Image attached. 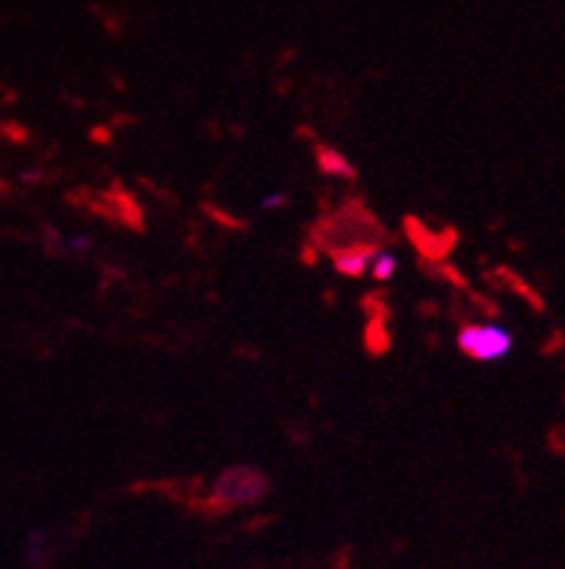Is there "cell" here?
I'll return each instance as SVG.
<instances>
[{
	"label": "cell",
	"instance_id": "4",
	"mask_svg": "<svg viewBox=\"0 0 565 569\" xmlns=\"http://www.w3.org/2000/svg\"><path fill=\"white\" fill-rule=\"evenodd\" d=\"M371 272L376 281H391L393 272H396V256L393 252H376V256H371Z\"/></svg>",
	"mask_w": 565,
	"mask_h": 569
},
{
	"label": "cell",
	"instance_id": "2",
	"mask_svg": "<svg viewBox=\"0 0 565 569\" xmlns=\"http://www.w3.org/2000/svg\"><path fill=\"white\" fill-rule=\"evenodd\" d=\"M515 346L509 329L495 323H470L458 332V349L470 360H501Z\"/></svg>",
	"mask_w": 565,
	"mask_h": 569
},
{
	"label": "cell",
	"instance_id": "3",
	"mask_svg": "<svg viewBox=\"0 0 565 569\" xmlns=\"http://www.w3.org/2000/svg\"><path fill=\"white\" fill-rule=\"evenodd\" d=\"M371 263V252L367 250H354V252H340L336 256V269L345 272V276H362Z\"/></svg>",
	"mask_w": 565,
	"mask_h": 569
},
{
	"label": "cell",
	"instance_id": "1",
	"mask_svg": "<svg viewBox=\"0 0 565 569\" xmlns=\"http://www.w3.org/2000/svg\"><path fill=\"white\" fill-rule=\"evenodd\" d=\"M269 490V479L255 468H230L224 473L218 476L215 488H212V505L226 513L232 507H243V505H252L258 501L261 496H266Z\"/></svg>",
	"mask_w": 565,
	"mask_h": 569
}]
</instances>
